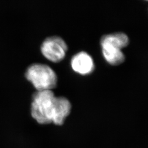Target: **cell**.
Segmentation results:
<instances>
[{
    "label": "cell",
    "instance_id": "6da1fadb",
    "mask_svg": "<svg viewBox=\"0 0 148 148\" xmlns=\"http://www.w3.org/2000/svg\"><path fill=\"white\" fill-rule=\"evenodd\" d=\"M71 110L70 101L64 97H56L52 90L37 91L32 96L31 116L39 125L62 126Z\"/></svg>",
    "mask_w": 148,
    "mask_h": 148
},
{
    "label": "cell",
    "instance_id": "7a4b0ae2",
    "mask_svg": "<svg viewBox=\"0 0 148 148\" xmlns=\"http://www.w3.org/2000/svg\"><path fill=\"white\" fill-rule=\"evenodd\" d=\"M129 44V38L124 33L116 32L101 37V46L104 59L108 63L116 66L124 62L125 56L122 49Z\"/></svg>",
    "mask_w": 148,
    "mask_h": 148
},
{
    "label": "cell",
    "instance_id": "3957f363",
    "mask_svg": "<svg viewBox=\"0 0 148 148\" xmlns=\"http://www.w3.org/2000/svg\"><path fill=\"white\" fill-rule=\"evenodd\" d=\"M25 76L37 91L52 90L57 85V74L46 64H32L27 69Z\"/></svg>",
    "mask_w": 148,
    "mask_h": 148
},
{
    "label": "cell",
    "instance_id": "277c9868",
    "mask_svg": "<svg viewBox=\"0 0 148 148\" xmlns=\"http://www.w3.org/2000/svg\"><path fill=\"white\" fill-rule=\"evenodd\" d=\"M66 43L62 38L53 36L46 38L41 46V52L48 60L59 63L63 60L68 51Z\"/></svg>",
    "mask_w": 148,
    "mask_h": 148
},
{
    "label": "cell",
    "instance_id": "5b68a950",
    "mask_svg": "<svg viewBox=\"0 0 148 148\" xmlns=\"http://www.w3.org/2000/svg\"><path fill=\"white\" fill-rule=\"evenodd\" d=\"M71 67L76 73L81 75L90 74L95 70L93 59L86 52L76 53L71 59Z\"/></svg>",
    "mask_w": 148,
    "mask_h": 148
}]
</instances>
